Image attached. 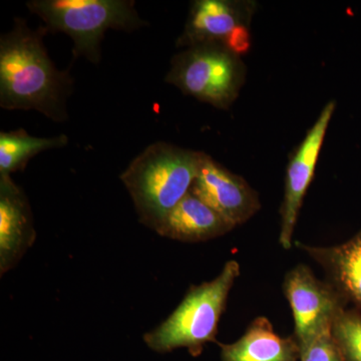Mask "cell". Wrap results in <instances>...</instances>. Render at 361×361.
<instances>
[{
    "label": "cell",
    "mask_w": 361,
    "mask_h": 361,
    "mask_svg": "<svg viewBox=\"0 0 361 361\" xmlns=\"http://www.w3.org/2000/svg\"><path fill=\"white\" fill-rule=\"evenodd\" d=\"M45 26L32 30L16 18L11 32L0 37V106L4 110L37 111L56 123L68 118L73 94L70 70L59 71L44 42Z\"/></svg>",
    "instance_id": "cell-1"
},
{
    "label": "cell",
    "mask_w": 361,
    "mask_h": 361,
    "mask_svg": "<svg viewBox=\"0 0 361 361\" xmlns=\"http://www.w3.org/2000/svg\"><path fill=\"white\" fill-rule=\"evenodd\" d=\"M203 153L156 142L130 161L121 180L132 197L142 224L155 230L191 192Z\"/></svg>",
    "instance_id": "cell-2"
},
{
    "label": "cell",
    "mask_w": 361,
    "mask_h": 361,
    "mask_svg": "<svg viewBox=\"0 0 361 361\" xmlns=\"http://www.w3.org/2000/svg\"><path fill=\"white\" fill-rule=\"evenodd\" d=\"M49 32H65L73 42V58L97 65L109 30L132 32L148 25L129 0H32L26 4Z\"/></svg>",
    "instance_id": "cell-3"
},
{
    "label": "cell",
    "mask_w": 361,
    "mask_h": 361,
    "mask_svg": "<svg viewBox=\"0 0 361 361\" xmlns=\"http://www.w3.org/2000/svg\"><path fill=\"white\" fill-rule=\"evenodd\" d=\"M239 275V263L230 260L212 281L192 286L174 312L145 334V343L159 353L184 348L190 355H200L207 343L216 342L221 316Z\"/></svg>",
    "instance_id": "cell-4"
},
{
    "label": "cell",
    "mask_w": 361,
    "mask_h": 361,
    "mask_svg": "<svg viewBox=\"0 0 361 361\" xmlns=\"http://www.w3.org/2000/svg\"><path fill=\"white\" fill-rule=\"evenodd\" d=\"M241 56L218 42L186 47L175 54L165 82L188 96L228 110L246 82Z\"/></svg>",
    "instance_id": "cell-5"
},
{
    "label": "cell",
    "mask_w": 361,
    "mask_h": 361,
    "mask_svg": "<svg viewBox=\"0 0 361 361\" xmlns=\"http://www.w3.org/2000/svg\"><path fill=\"white\" fill-rule=\"evenodd\" d=\"M284 293L294 318V338L299 349L331 331L348 301L330 282L322 281L306 265H297L285 276Z\"/></svg>",
    "instance_id": "cell-6"
},
{
    "label": "cell",
    "mask_w": 361,
    "mask_h": 361,
    "mask_svg": "<svg viewBox=\"0 0 361 361\" xmlns=\"http://www.w3.org/2000/svg\"><path fill=\"white\" fill-rule=\"evenodd\" d=\"M255 2L240 0H196L192 2L189 16L176 47L218 42L237 54L250 47V23Z\"/></svg>",
    "instance_id": "cell-7"
},
{
    "label": "cell",
    "mask_w": 361,
    "mask_h": 361,
    "mask_svg": "<svg viewBox=\"0 0 361 361\" xmlns=\"http://www.w3.org/2000/svg\"><path fill=\"white\" fill-rule=\"evenodd\" d=\"M336 108V103L334 101L329 102L323 108L317 120L294 152L287 167L279 236L280 244L284 249L291 248L297 218L302 206L304 196L314 176L323 142Z\"/></svg>",
    "instance_id": "cell-8"
},
{
    "label": "cell",
    "mask_w": 361,
    "mask_h": 361,
    "mask_svg": "<svg viewBox=\"0 0 361 361\" xmlns=\"http://www.w3.org/2000/svg\"><path fill=\"white\" fill-rule=\"evenodd\" d=\"M191 192L234 227L251 219L261 208L257 192L246 180L206 153Z\"/></svg>",
    "instance_id": "cell-9"
},
{
    "label": "cell",
    "mask_w": 361,
    "mask_h": 361,
    "mask_svg": "<svg viewBox=\"0 0 361 361\" xmlns=\"http://www.w3.org/2000/svg\"><path fill=\"white\" fill-rule=\"evenodd\" d=\"M37 239L27 197L9 175H0V272L20 262Z\"/></svg>",
    "instance_id": "cell-10"
},
{
    "label": "cell",
    "mask_w": 361,
    "mask_h": 361,
    "mask_svg": "<svg viewBox=\"0 0 361 361\" xmlns=\"http://www.w3.org/2000/svg\"><path fill=\"white\" fill-rule=\"evenodd\" d=\"M219 213L190 192L157 226L155 231L180 242H204L234 229Z\"/></svg>",
    "instance_id": "cell-11"
},
{
    "label": "cell",
    "mask_w": 361,
    "mask_h": 361,
    "mask_svg": "<svg viewBox=\"0 0 361 361\" xmlns=\"http://www.w3.org/2000/svg\"><path fill=\"white\" fill-rule=\"evenodd\" d=\"M296 246L322 266L330 283L361 313V229L341 245L313 247L297 242Z\"/></svg>",
    "instance_id": "cell-12"
},
{
    "label": "cell",
    "mask_w": 361,
    "mask_h": 361,
    "mask_svg": "<svg viewBox=\"0 0 361 361\" xmlns=\"http://www.w3.org/2000/svg\"><path fill=\"white\" fill-rule=\"evenodd\" d=\"M222 361H299L300 349L293 336L281 337L266 317H257L244 336L219 344Z\"/></svg>",
    "instance_id": "cell-13"
},
{
    "label": "cell",
    "mask_w": 361,
    "mask_h": 361,
    "mask_svg": "<svg viewBox=\"0 0 361 361\" xmlns=\"http://www.w3.org/2000/svg\"><path fill=\"white\" fill-rule=\"evenodd\" d=\"M66 135L52 137H32L23 129L0 133V175L11 176L25 170L28 161L49 149L65 148Z\"/></svg>",
    "instance_id": "cell-14"
},
{
    "label": "cell",
    "mask_w": 361,
    "mask_h": 361,
    "mask_svg": "<svg viewBox=\"0 0 361 361\" xmlns=\"http://www.w3.org/2000/svg\"><path fill=\"white\" fill-rule=\"evenodd\" d=\"M332 336L343 361H361V313L345 310L336 318Z\"/></svg>",
    "instance_id": "cell-15"
},
{
    "label": "cell",
    "mask_w": 361,
    "mask_h": 361,
    "mask_svg": "<svg viewBox=\"0 0 361 361\" xmlns=\"http://www.w3.org/2000/svg\"><path fill=\"white\" fill-rule=\"evenodd\" d=\"M299 361H343V358L330 331L300 349Z\"/></svg>",
    "instance_id": "cell-16"
}]
</instances>
